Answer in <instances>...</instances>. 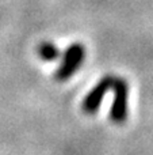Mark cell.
<instances>
[{"label": "cell", "mask_w": 153, "mask_h": 155, "mask_svg": "<svg viewBox=\"0 0 153 155\" xmlns=\"http://www.w3.org/2000/svg\"><path fill=\"white\" fill-rule=\"evenodd\" d=\"M38 54L42 60L45 61H53V60L58 59L60 51L54 44L52 42H42L38 46Z\"/></svg>", "instance_id": "4"}, {"label": "cell", "mask_w": 153, "mask_h": 155, "mask_svg": "<svg viewBox=\"0 0 153 155\" xmlns=\"http://www.w3.org/2000/svg\"><path fill=\"white\" fill-rule=\"evenodd\" d=\"M84 56H86V49L81 44H73L65 51L64 59H62L61 65L54 74V78L58 82L69 79L83 64Z\"/></svg>", "instance_id": "1"}, {"label": "cell", "mask_w": 153, "mask_h": 155, "mask_svg": "<svg viewBox=\"0 0 153 155\" xmlns=\"http://www.w3.org/2000/svg\"><path fill=\"white\" fill-rule=\"evenodd\" d=\"M113 88L115 97H114V104L110 110V117L114 123H123L127 117V94L129 87L125 79L122 78H114Z\"/></svg>", "instance_id": "2"}, {"label": "cell", "mask_w": 153, "mask_h": 155, "mask_svg": "<svg viewBox=\"0 0 153 155\" xmlns=\"http://www.w3.org/2000/svg\"><path fill=\"white\" fill-rule=\"evenodd\" d=\"M114 76H105L86 97L83 101V110L86 113H95L100 106L105 94L107 93L110 88H113Z\"/></svg>", "instance_id": "3"}]
</instances>
